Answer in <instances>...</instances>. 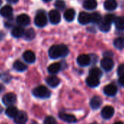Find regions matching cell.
<instances>
[{"instance_id": "1", "label": "cell", "mask_w": 124, "mask_h": 124, "mask_svg": "<svg viewBox=\"0 0 124 124\" xmlns=\"http://www.w3.org/2000/svg\"><path fill=\"white\" fill-rule=\"evenodd\" d=\"M68 53L69 49L64 44L53 45L49 49V56L51 59H58L66 57Z\"/></svg>"}, {"instance_id": "2", "label": "cell", "mask_w": 124, "mask_h": 124, "mask_svg": "<svg viewBox=\"0 0 124 124\" xmlns=\"http://www.w3.org/2000/svg\"><path fill=\"white\" fill-rule=\"evenodd\" d=\"M32 93L36 97L41 98V99L48 98V97H50V96L51 94L49 89L47 87H45V86H39L36 87L35 89H34Z\"/></svg>"}, {"instance_id": "3", "label": "cell", "mask_w": 124, "mask_h": 124, "mask_svg": "<svg viewBox=\"0 0 124 124\" xmlns=\"http://www.w3.org/2000/svg\"><path fill=\"white\" fill-rule=\"evenodd\" d=\"M48 17L47 15L44 11H39L34 18V23L37 27L42 28L47 25Z\"/></svg>"}, {"instance_id": "4", "label": "cell", "mask_w": 124, "mask_h": 124, "mask_svg": "<svg viewBox=\"0 0 124 124\" xmlns=\"http://www.w3.org/2000/svg\"><path fill=\"white\" fill-rule=\"evenodd\" d=\"M49 20L52 24H58L61 21V14L58 10L53 9L48 14Z\"/></svg>"}, {"instance_id": "5", "label": "cell", "mask_w": 124, "mask_h": 124, "mask_svg": "<svg viewBox=\"0 0 124 124\" xmlns=\"http://www.w3.org/2000/svg\"><path fill=\"white\" fill-rule=\"evenodd\" d=\"M102 68L106 71H110L114 67V62L110 57H105L101 61Z\"/></svg>"}, {"instance_id": "6", "label": "cell", "mask_w": 124, "mask_h": 124, "mask_svg": "<svg viewBox=\"0 0 124 124\" xmlns=\"http://www.w3.org/2000/svg\"><path fill=\"white\" fill-rule=\"evenodd\" d=\"M15 101H16V96L13 93H7L2 98L3 103L7 106H10L13 105L15 102Z\"/></svg>"}, {"instance_id": "7", "label": "cell", "mask_w": 124, "mask_h": 124, "mask_svg": "<svg viewBox=\"0 0 124 124\" xmlns=\"http://www.w3.org/2000/svg\"><path fill=\"white\" fill-rule=\"evenodd\" d=\"M91 61V58L88 54H81L77 59V62L78 65L82 67H86L89 65Z\"/></svg>"}, {"instance_id": "8", "label": "cell", "mask_w": 124, "mask_h": 124, "mask_svg": "<svg viewBox=\"0 0 124 124\" xmlns=\"http://www.w3.org/2000/svg\"><path fill=\"white\" fill-rule=\"evenodd\" d=\"M115 113V110L112 106H106L102 110V116L105 119H110L111 118Z\"/></svg>"}, {"instance_id": "9", "label": "cell", "mask_w": 124, "mask_h": 124, "mask_svg": "<svg viewBox=\"0 0 124 124\" xmlns=\"http://www.w3.org/2000/svg\"><path fill=\"white\" fill-rule=\"evenodd\" d=\"M28 116L23 111H20L14 118V121L16 124H25L27 122Z\"/></svg>"}, {"instance_id": "10", "label": "cell", "mask_w": 124, "mask_h": 124, "mask_svg": "<svg viewBox=\"0 0 124 124\" xmlns=\"http://www.w3.org/2000/svg\"><path fill=\"white\" fill-rule=\"evenodd\" d=\"M17 23L20 26H26L30 23V17L26 14H21L17 17Z\"/></svg>"}, {"instance_id": "11", "label": "cell", "mask_w": 124, "mask_h": 124, "mask_svg": "<svg viewBox=\"0 0 124 124\" xmlns=\"http://www.w3.org/2000/svg\"><path fill=\"white\" fill-rule=\"evenodd\" d=\"M12 13H13V9L10 5H5L0 9V15L6 18L12 17Z\"/></svg>"}, {"instance_id": "12", "label": "cell", "mask_w": 124, "mask_h": 124, "mask_svg": "<svg viewBox=\"0 0 124 124\" xmlns=\"http://www.w3.org/2000/svg\"><path fill=\"white\" fill-rule=\"evenodd\" d=\"M78 22L82 25H86L91 22V14H88L85 12L80 13L78 16Z\"/></svg>"}, {"instance_id": "13", "label": "cell", "mask_w": 124, "mask_h": 124, "mask_svg": "<svg viewBox=\"0 0 124 124\" xmlns=\"http://www.w3.org/2000/svg\"><path fill=\"white\" fill-rule=\"evenodd\" d=\"M58 117L62 121H64L67 123H69V124H73L77 121V119L75 116L68 114V113H60L58 115Z\"/></svg>"}, {"instance_id": "14", "label": "cell", "mask_w": 124, "mask_h": 124, "mask_svg": "<svg viewBox=\"0 0 124 124\" xmlns=\"http://www.w3.org/2000/svg\"><path fill=\"white\" fill-rule=\"evenodd\" d=\"M23 60L28 63H34L36 60V56L32 51H26L23 54Z\"/></svg>"}, {"instance_id": "15", "label": "cell", "mask_w": 124, "mask_h": 124, "mask_svg": "<svg viewBox=\"0 0 124 124\" xmlns=\"http://www.w3.org/2000/svg\"><path fill=\"white\" fill-rule=\"evenodd\" d=\"M117 92H118L117 87L114 84H109L106 86L104 89V93L109 97L115 96L117 94Z\"/></svg>"}, {"instance_id": "16", "label": "cell", "mask_w": 124, "mask_h": 124, "mask_svg": "<svg viewBox=\"0 0 124 124\" xmlns=\"http://www.w3.org/2000/svg\"><path fill=\"white\" fill-rule=\"evenodd\" d=\"M12 36L15 38H20L23 36H24L25 33V31L23 29V28L22 26H16L15 28H13V29L12 30Z\"/></svg>"}, {"instance_id": "17", "label": "cell", "mask_w": 124, "mask_h": 124, "mask_svg": "<svg viewBox=\"0 0 124 124\" xmlns=\"http://www.w3.org/2000/svg\"><path fill=\"white\" fill-rule=\"evenodd\" d=\"M46 82L50 86L56 87L60 84V79L55 76H50L46 78Z\"/></svg>"}, {"instance_id": "18", "label": "cell", "mask_w": 124, "mask_h": 124, "mask_svg": "<svg viewBox=\"0 0 124 124\" xmlns=\"http://www.w3.org/2000/svg\"><path fill=\"white\" fill-rule=\"evenodd\" d=\"M86 84L89 87H92V88L96 87L99 84V79L96 77L89 76L86 78Z\"/></svg>"}, {"instance_id": "19", "label": "cell", "mask_w": 124, "mask_h": 124, "mask_svg": "<svg viewBox=\"0 0 124 124\" xmlns=\"http://www.w3.org/2000/svg\"><path fill=\"white\" fill-rule=\"evenodd\" d=\"M102 100L101 97H99L98 96H95L91 99V100L90 102V105L93 109L96 110L100 108V106L102 105Z\"/></svg>"}, {"instance_id": "20", "label": "cell", "mask_w": 124, "mask_h": 124, "mask_svg": "<svg viewBox=\"0 0 124 124\" xmlns=\"http://www.w3.org/2000/svg\"><path fill=\"white\" fill-rule=\"evenodd\" d=\"M104 7H105V9L107 10L113 11L117 8L118 4L115 0H106L104 4Z\"/></svg>"}, {"instance_id": "21", "label": "cell", "mask_w": 124, "mask_h": 124, "mask_svg": "<svg viewBox=\"0 0 124 124\" xmlns=\"http://www.w3.org/2000/svg\"><path fill=\"white\" fill-rule=\"evenodd\" d=\"M64 17L68 22L72 21L75 19V9H72V8L67 9L64 12Z\"/></svg>"}, {"instance_id": "22", "label": "cell", "mask_w": 124, "mask_h": 124, "mask_svg": "<svg viewBox=\"0 0 124 124\" xmlns=\"http://www.w3.org/2000/svg\"><path fill=\"white\" fill-rule=\"evenodd\" d=\"M61 68V65L59 62H54L49 65L48 68V70L50 74H56L59 72Z\"/></svg>"}, {"instance_id": "23", "label": "cell", "mask_w": 124, "mask_h": 124, "mask_svg": "<svg viewBox=\"0 0 124 124\" xmlns=\"http://www.w3.org/2000/svg\"><path fill=\"white\" fill-rule=\"evenodd\" d=\"M97 2L96 0H86L83 3V7L87 10H94L96 8Z\"/></svg>"}, {"instance_id": "24", "label": "cell", "mask_w": 124, "mask_h": 124, "mask_svg": "<svg viewBox=\"0 0 124 124\" xmlns=\"http://www.w3.org/2000/svg\"><path fill=\"white\" fill-rule=\"evenodd\" d=\"M18 109L15 108V107H13V106H10L9 108H7L5 113H6V115L10 117V118H14L16 115L18 113Z\"/></svg>"}, {"instance_id": "25", "label": "cell", "mask_w": 124, "mask_h": 124, "mask_svg": "<svg viewBox=\"0 0 124 124\" xmlns=\"http://www.w3.org/2000/svg\"><path fill=\"white\" fill-rule=\"evenodd\" d=\"M13 68L19 72H23L27 69V66L20 60H17L13 64Z\"/></svg>"}, {"instance_id": "26", "label": "cell", "mask_w": 124, "mask_h": 124, "mask_svg": "<svg viewBox=\"0 0 124 124\" xmlns=\"http://www.w3.org/2000/svg\"><path fill=\"white\" fill-rule=\"evenodd\" d=\"M111 24L108 22H107L105 20H103L99 23V29L103 32H107L110 30Z\"/></svg>"}, {"instance_id": "27", "label": "cell", "mask_w": 124, "mask_h": 124, "mask_svg": "<svg viewBox=\"0 0 124 124\" xmlns=\"http://www.w3.org/2000/svg\"><path fill=\"white\" fill-rule=\"evenodd\" d=\"M115 25L117 29L123 31L124 30V17H118L115 21Z\"/></svg>"}, {"instance_id": "28", "label": "cell", "mask_w": 124, "mask_h": 124, "mask_svg": "<svg viewBox=\"0 0 124 124\" xmlns=\"http://www.w3.org/2000/svg\"><path fill=\"white\" fill-rule=\"evenodd\" d=\"M24 38L27 41H31L35 37V32L33 28H29L27 31H25L24 33Z\"/></svg>"}, {"instance_id": "29", "label": "cell", "mask_w": 124, "mask_h": 124, "mask_svg": "<svg viewBox=\"0 0 124 124\" xmlns=\"http://www.w3.org/2000/svg\"><path fill=\"white\" fill-rule=\"evenodd\" d=\"M114 46L118 49H123L124 48V38L118 37L114 41Z\"/></svg>"}, {"instance_id": "30", "label": "cell", "mask_w": 124, "mask_h": 124, "mask_svg": "<svg viewBox=\"0 0 124 124\" xmlns=\"http://www.w3.org/2000/svg\"><path fill=\"white\" fill-rule=\"evenodd\" d=\"M91 20L92 23H94L95 24L100 23L102 21V16L98 12H94V13L91 14Z\"/></svg>"}, {"instance_id": "31", "label": "cell", "mask_w": 124, "mask_h": 124, "mask_svg": "<svg viewBox=\"0 0 124 124\" xmlns=\"http://www.w3.org/2000/svg\"><path fill=\"white\" fill-rule=\"evenodd\" d=\"M89 73H90V76L96 77L98 78H99L102 76V72L99 68H91L90 70Z\"/></svg>"}, {"instance_id": "32", "label": "cell", "mask_w": 124, "mask_h": 124, "mask_svg": "<svg viewBox=\"0 0 124 124\" xmlns=\"http://www.w3.org/2000/svg\"><path fill=\"white\" fill-rule=\"evenodd\" d=\"M55 7L58 10H63L66 7V4L64 0H56L55 2Z\"/></svg>"}, {"instance_id": "33", "label": "cell", "mask_w": 124, "mask_h": 124, "mask_svg": "<svg viewBox=\"0 0 124 124\" xmlns=\"http://www.w3.org/2000/svg\"><path fill=\"white\" fill-rule=\"evenodd\" d=\"M116 17H117L115 15H113V14H108V15H107L105 16L104 20H105L107 22H108V23H110L111 24L113 23H115V21L116 20Z\"/></svg>"}, {"instance_id": "34", "label": "cell", "mask_w": 124, "mask_h": 124, "mask_svg": "<svg viewBox=\"0 0 124 124\" xmlns=\"http://www.w3.org/2000/svg\"><path fill=\"white\" fill-rule=\"evenodd\" d=\"M44 124H57L56 119L52 116H48L44 121Z\"/></svg>"}, {"instance_id": "35", "label": "cell", "mask_w": 124, "mask_h": 124, "mask_svg": "<svg viewBox=\"0 0 124 124\" xmlns=\"http://www.w3.org/2000/svg\"><path fill=\"white\" fill-rule=\"evenodd\" d=\"M118 74L120 76H121L124 75V64H122V65H119V67H118Z\"/></svg>"}, {"instance_id": "36", "label": "cell", "mask_w": 124, "mask_h": 124, "mask_svg": "<svg viewBox=\"0 0 124 124\" xmlns=\"http://www.w3.org/2000/svg\"><path fill=\"white\" fill-rule=\"evenodd\" d=\"M118 82H119V84H120V85H121V86L124 87V75L120 76L119 80H118Z\"/></svg>"}, {"instance_id": "37", "label": "cell", "mask_w": 124, "mask_h": 124, "mask_svg": "<svg viewBox=\"0 0 124 124\" xmlns=\"http://www.w3.org/2000/svg\"><path fill=\"white\" fill-rule=\"evenodd\" d=\"M8 2L11 3V4H15L18 1V0H7Z\"/></svg>"}, {"instance_id": "38", "label": "cell", "mask_w": 124, "mask_h": 124, "mask_svg": "<svg viewBox=\"0 0 124 124\" xmlns=\"http://www.w3.org/2000/svg\"><path fill=\"white\" fill-rule=\"evenodd\" d=\"M114 124H124V123H123V122H121V121H118V122L115 123Z\"/></svg>"}, {"instance_id": "39", "label": "cell", "mask_w": 124, "mask_h": 124, "mask_svg": "<svg viewBox=\"0 0 124 124\" xmlns=\"http://www.w3.org/2000/svg\"><path fill=\"white\" fill-rule=\"evenodd\" d=\"M2 110H2V108H1V106L0 105V113L2 112Z\"/></svg>"}, {"instance_id": "40", "label": "cell", "mask_w": 124, "mask_h": 124, "mask_svg": "<svg viewBox=\"0 0 124 124\" xmlns=\"http://www.w3.org/2000/svg\"><path fill=\"white\" fill-rule=\"evenodd\" d=\"M44 1H45V2H48V1H50L51 0H43Z\"/></svg>"}, {"instance_id": "41", "label": "cell", "mask_w": 124, "mask_h": 124, "mask_svg": "<svg viewBox=\"0 0 124 124\" xmlns=\"http://www.w3.org/2000/svg\"><path fill=\"white\" fill-rule=\"evenodd\" d=\"M1 4H2V1H1V0H0V6L1 5Z\"/></svg>"}, {"instance_id": "42", "label": "cell", "mask_w": 124, "mask_h": 124, "mask_svg": "<svg viewBox=\"0 0 124 124\" xmlns=\"http://www.w3.org/2000/svg\"><path fill=\"white\" fill-rule=\"evenodd\" d=\"M98 124L97 123H96V122H94V123H92V124Z\"/></svg>"}, {"instance_id": "43", "label": "cell", "mask_w": 124, "mask_h": 124, "mask_svg": "<svg viewBox=\"0 0 124 124\" xmlns=\"http://www.w3.org/2000/svg\"><path fill=\"white\" fill-rule=\"evenodd\" d=\"M0 92H1V86H0Z\"/></svg>"}, {"instance_id": "44", "label": "cell", "mask_w": 124, "mask_h": 124, "mask_svg": "<svg viewBox=\"0 0 124 124\" xmlns=\"http://www.w3.org/2000/svg\"><path fill=\"white\" fill-rule=\"evenodd\" d=\"M0 77H1V75H0Z\"/></svg>"}]
</instances>
